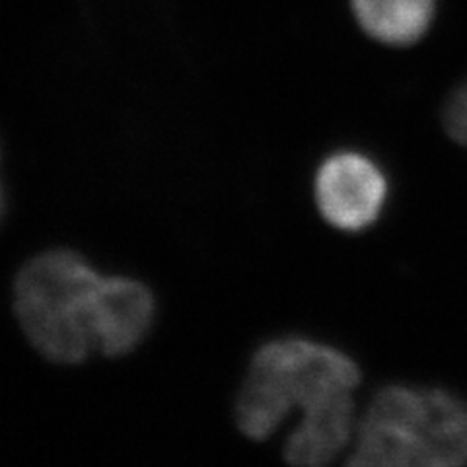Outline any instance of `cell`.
<instances>
[{"label": "cell", "instance_id": "8992f818", "mask_svg": "<svg viewBox=\"0 0 467 467\" xmlns=\"http://www.w3.org/2000/svg\"><path fill=\"white\" fill-rule=\"evenodd\" d=\"M353 391H343L306 411L285 444L290 467H329L357 432Z\"/></svg>", "mask_w": 467, "mask_h": 467}, {"label": "cell", "instance_id": "7a4b0ae2", "mask_svg": "<svg viewBox=\"0 0 467 467\" xmlns=\"http://www.w3.org/2000/svg\"><path fill=\"white\" fill-rule=\"evenodd\" d=\"M101 276L72 250L41 252L14 281V312L27 341L57 364H80L94 350L92 316Z\"/></svg>", "mask_w": 467, "mask_h": 467}, {"label": "cell", "instance_id": "9c48e42d", "mask_svg": "<svg viewBox=\"0 0 467 467\" xmlns=\"http://www.w3.org/2000/svg\"><path fill=\"white\" fill-rule=\"evenodd\" d=\"M442 123L451 140L467 146V82L450 96L442 111Z\"/></svg>", "mask_w": 467, "mask_h": 467}, {"label": "cell", "instance_id": "277c9868", "mask_svg": "<svg viewBox=\"0 0 467 467\" xmlns=\"http://www.w3.org/2000/svg\"><path fill=\"white\" fill-rule=\"evenodd\" d=\"M388 178L374 160L362 152L329 154L314 180L316 204L326 221L343 232L372 226L388 199Z\"/></svg>", "mask_w": 467, "mask_h": 467}, {"label": "cell", "instance_id": "5b68a950", "mask_svg": "<svg viewBox=\"0 0 467 467\" xmlns=\"http://www.w3.org/2000/svg\"><path fill=\"white\" fill-rule=\"evenodd\" d=\"M154 317L156 298L144 283L123 275L101 276L92 316L94 350L109 358L133 353Z\"/></svg>", "mask_w": 467, "mask_h": 467}, {"label": "cell", "instance_id": "3957f363", "mask_svg": "<svg viewBox=\"0 0 467 467\" xmlns=\"http://www.w3.org/2000/svg\"><path fill=\"white\" fill-rule=\"evenodd\" d=\"M364 415L398 432L417 467H467V401L456 393L388 386Z\"/></svg>", "mask_w": 467, "mask_h": 467}, {"label": "cell", "instance_id": "8fae6325", "mask_svg": "<svg viewBox=\"0 0 467 467\" xmlns=\"http://www.w3.org/2000/svg\"><path fill=\"white\" fill-rule=\"evenodd\" d=\"M0 158H3V156H0Z\"/></svg>", "mask_w": 467, "mask_h": 467}, {"label": "cell", "instance_id": "ba28073f", "mask_svg": "<svg viewBox=\"0 0 467 467\" xmlns=\"http://www.w3.org/2000/svg\"><path fill=\"white\" fill-rule=\"evenodd\" d=\"M347 467H417L401 438L384 425L362 417L357 425V446Z\"/></svg>", "mask_w": 467, "mask_h": 467}, {"label": "cell", "instance_id": "52a82bcc", "mask_svg": "<svg viewBox=\"0 0 467 467\" xmlns=\"http://www.w3.org/2000/svg\"><path fill=\"white\" fill-rule=\"evenodd\" d=\"M358 26L386 46H411L429 29L436 0H350Z\"/></svg>", "mask_w": 467, "mask_h": 467}, {"label": "cell", "instance_id": "30bf717a", "mask_svg": "<svg viewBox=\"0 0 467 467\" xmlns=\"http://www.w3.org/2000/svg\"><path fill=\"white\" fill-rule=\"evenodd\" d=\"M6 204H8L6 187H5L3 178H0V223H3V218H5V214H6Z\"/></svg>", "mask_w": 467, "mask_h": 467}, {"label": "cell", "instance_id": "6da1fadb", "mask_svg": "<svg viewBox=\"0 0 467 467\" xmlns=\"http://www.w3.org/2000/svg\"><path fill=\"white\" fill-rule=\"evenodd\" d=\"M358 384V364L343 350L302 337L275 339L254 355L234 417L247 438L261 442L281 427L292 407L306 413Z\"/></svg>", "mask_w": 467, "mask_h": 467}]
</instances>
